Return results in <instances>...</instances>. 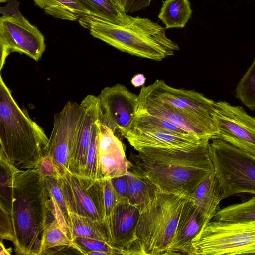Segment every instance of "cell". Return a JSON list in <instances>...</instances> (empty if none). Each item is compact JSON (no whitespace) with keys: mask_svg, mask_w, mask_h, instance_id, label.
<instances>
[{"mask_svg":"<svg viewBox=\"0 0 255 255\" xmlns=\"http://www.w3.org/2000/svg\"><path fill=\"white\" fill-rule=\"evenodd\" d=\"M206 141L190 150L146 148L131 154L129 169L157 191L191 199L202 181L214 173Z\"/></svg>","mask_w":255,"mask_h":255,"instance_id":"1","label":"cell"},{"mask_svg":"<svg viewBox=\"0 0 255 255\" xmlns=\"http://www.w3.org/2000/svg\"><path fill=\"white\" fill-rule=\"evenodd\" d=\"M45 179L36 168L18 170L13 184L11 219L14 251L20 255H39L43 231L51 221Z\"/></svg>","mask_w":255,"mask_h":255,"instance_id":"2","label":"cell"},{"mask_svg":"<svg viewBox=\"0 0 255 255\" xmlns=\"http://www.w3.org/2000/svg\"><path fill=\"white\" fill-rule=\"evenodd\" d=\"M78 21L93 37L136 56L160 61L180 49L164 27L147 18L128 15L123 23H116L88 15Z\"/></svg>","mask_w":255,"mask_h":255,"instance_id":"3","label":"cell"},{"mask_svg":"<svg viewBox=\"0 0 255 255\" xmlns=\"http://www.w3.org/2000/svg\"><path fill=\"white\" fill-rule=\"evenodd\" d=\"M49 138L14 99L0 76V157L19 170L34 168L45 155Z\"/></svg>","mask_w":255,"mask_h":255,"instance_id":"4","label":"cell"},{"mask_svg":"<svg viewBox=\"0 0 255 255\" xmlns=\"http://www.w3.org/2000/svg\"><path fill=\"white\" fill-rule=\"evenodd\" d=\"M186 200L157 191L151 206L140 214L129 255H166Z\"/></svg>","mask_w":255,"mask_h":255,"instance_id":"5","label":"cell"},{"mask_svg":"<svg viewBox=\"0 0 255 255\" xmlns=\"http://www.w3.org/2000/svg\"><path fill=\"white\" fill-rule=\"evenodd\" d=\"M209 150L222 200L241 193L255 195V156L214 138Z\"/></svg>","mask_w":255,"mask_h":255,"instance_id":"6","label":"cell"},{"mask_svg":"<svg viewBox=\"0 0 255 255\" xmlns=\"http://www.w3.org/2000/svg\"><path fill=\"white\" fill-rule=\"evenodd\" d=\"M193 255H255V221L212 220L192 241Z\"/></svg>","mask_w":255,"mask_h":255,"instance_id":"7","label":"cell"},{"mask_svg":"<svg viewBox=\"0 0 255 255\" xmlns=\"http://www.w3.org/2000/svg\"><path fill=\"white\" fill-rule=\"evenodd\" d=\"M138 98L165 103L216 128L213 117L216 102L194 90L175 88L157 79L142 86Z\"/></svg>","mask_w":255,"mask_h":255,"instance_id":"8","label":"cell"},{"mask_svg":"<svg viewBox=\"0 0 255 255\" xmlns=\"http://www.w3.org/2000/svg\"><path fill=\"white\" fill-rule=\"evenodd\" d=\"M85 110L81 103L69 101L54 115L52 131L45 155H49L60 174L68 171L69 162Z\"/></svg>","mask_w":255,"mask_h":255,"instance_id":"9","label":"cell"},{"mask_svg":"<svg viewBox=\"0 0 255 255\" xmlns=\"http://www.w3.org/2000/svg\"><path fill=\"white\" fill-rule=\"evenodd\" d=\"M213 117L217 129L214 138L255 156V118L226 101L216 102Z\"/></svg>","mask_w":255,"mask_h":255,"instance_id":"10","label":"cell"},{"mask_svg":"<svg viewBox=\"0 0 255 255\" xmlns=\"http://www.w3.org/2000/svg\"><path fill=\"white\" fill-rule=\"evenodd\" d=\"M0 71L8 55L24 54L38 61L45 50L44 37L26 19L2 15L0 19Z\"/></svg>","mask_w":255,"mask_h":255,"instance_id":"11","label":"cell"},{"mask_svg":"<svg viewBox=\"0 0 255 255\" xmlns=\"http://www.w3.org/2000/svg\"><path fill=\"white\" fill-rule=\"evenodd\" d=\"M68 212L103 221L99 179L91 180L66 171L57 178Z\"/></svg>","mask_w":255,"mask_h":255,"instance_id":"12","label":"cell"},{"mask_svg":"<svg viewBox=\"0 0 255 255\" xmlns=\"http://www.w3.org/2000/svg\"><path fill=\"white\" fill-rule=\"evenodd\" d=\"M98 97L101 123L111 128L117 136L118 134L123 137L136 116L138 95L118 83L103 89Z\"/></svg>","mask_w":255,"mask_h":255,"instance_id":"13","label":"cell"},{"mask_svg":"<svg viewBox=\"0 0 255 255\" xmlns=\"http://www.w3.org/2000/svg\"><path fill=\"white\" fill-rule=\"evenodd\" d=\"M140 214L128 201H122L103 221L108 242L121 255H129L135 241V229Z\"/></svg>","mask_w":255,"mask_h":255,"instance_id":"14","label":"cell"},{"mask_svg":"<svg viewBox=\"0 0 255 255\" xmlns=\"http://www.w3.org/2000/svg\"><path fill=\"white\" fill-rule=\"evenodd\" d=\"M81 103L84 108L85 112L70 158L68 171L83 176L94 126L101 119V110L98 96L88 95Z\"/></svg>","mask_w":255,"mask_h":255,"instance_id":"15","label":"cell"},{"mask_svg":"<svg viewBox=\"0 0 255 255\" xmlns=\"http://www.w3.org/2000/svg\"><path fill=\"white\" fill-rule=\"evenodd\" d=\"M136 114L145 113L164 119L201 139L214 138L217 129L162 102L138 99Z\"/></svg>","mask_w":255,"mask_h":255,"instance_id":"16","label":"cell"},{"mask_svg":"<svg viewBox=\"0 0 255 255\" xmlns=\"http://www.w3.org/2000/svg\"><path fill=\"white\" fill-rule=\"evenodd\" d=\"M99 156L102 178L123 176L128 172L130 162L127 158L122 142L111 128L101 122Z\"/></svg>","mask_w":255,"mask_h":255,"instance_id":"17","label":"cell"},{"mask_svg":"<svg viewBox=\"0 0 255 255\" xmlns=\"http://www.w3.org/2000/svg\"><path fill=\"white\" fill-rule=\"evenodd\" d=\"M123 137L137 151L146 148L177 149L188 151L210 140L195 137H186L158 130H128Z\"/></svg>","mask_w":255,"mask_h":255,"instance_id":"18","label":"cell"},{"mask_svg":"<svg viewBox=\"0 0 255 255\" xmlns=\"http://www.w3.org/2000/svg\"><path fill=\"white\" fill-rule=\"evenodd\" d=\"M205 225L203 217L193 201L186 199L166 255H193L192 241Z\"/></svg>","mask_w":255,"mask_h":255,"instance_id":"19","label":"cell"},{"mask_svg":"<svg viewBox=\"0 0 255 255\" xmlns=\"http://www.w3.org/2000/svg\"><path fill=\"white\" fill-rule=\"evenodd\" d=\"M190 200L203 217L206 225L213 219L220 209L222 201L220 188L214 173L202 181Z\"/></svg>","mask_w":255,"mask_h":255,"instance_id":"20","label":"cell"},{"mask_svg":"<svg viewBox=\"0 0 255 255\" xmlns=\"http://www.w3.org/2000/svg\"><path fill=\"white\" fill-rule=\"evenodd\" d=\"M126 175L128 184V202L141 213L151 206L157 190L147 179L131 169H128Z\"/></svg>","mask_w":255,"mask_h":255,"instance_id":"21","label":"cell"},{"mask_svg":"<svg viewBox=\"0 0 255 255\" xmlns=\"http://www.w3.org/2000/svg\"><path fill=\"white\" fill-rule=\"evenodd\" d=\"M45 12L54 17L70 21L78 20L90 12L77 0H33Z\"/></svg>","mask_w":255,"mask_h":255,"instance_id":"22","label":"cell"},{"mask_svg":"<svg viewBox=\"0 0 255 255\" xmlns=\"http://www.w3.org/2000/svg\"><path fill=\"white\" fill-rule=\"evenodd\" d=\"M67 223L72 240L83 237L108 242L103 221L69 212Z\"/></svg>","mask_w":255,"mask_h":255,"instance_id":"23","label":"cell"},{"mask_svg":"<svg viewBox=\"0 0 255 255\" xmlns=\"http://www.w3.org/2000/svg\"><path fill=\"white\" fill-rule=\"evenodd\" d=\"M192 13L188 0H166L163 2L158 18L166 29L182 28L191 18Z\"/></svg>","mask_w":255,"mask_h":255,"instance_id":"24","label":"cell"},{"mask_svg":"<svg viewBox=\"0 0 255 255\" xmlns=\"http://www.w3.org/2000/svg\"><path fill=\"white\" fill-rule=\"evenodd\" d=\"M149 130H162L181 136L197 137L164 119L145 113L136 114L128 131Z\"/></svg>","mask_w":255,"mask_h":255,"instance_id":"25","label":"cell"},{"mask_svg":"<svg viewBox=\"0 0 255 255\" xmlns=\"http://www.w3.org/2000/svg\"><path fill=\"white\" fill-rule=\"evenodd\" d=\"M90 15L113 23H122L128 15L122 11L112 0H77Z\"/></svg>","mask_w":255,"mask_h":255,"instance_id":"26","label":"cell"},{"mask_svg":"<svg viewBox=\"0 0 255 255\" xmlns=\"http://www.w3.org/2000/svg\"><path fill=\"white\" fill-rule=\"evenodd\" d=\"M213 220L227 222L255 221V195L245 202L220 209Z\"/></svg>","mask_w":255,"mask_h":255,"instance_id":"27","label":"cell"},{"mask_svg":"<svg viewBox=\"0 0 255 255\" xmlns=\"http://www.w3.org/2000/svg\"><path fill=\"white\" fill-rule=\"evenodd\" d=\"M0 207L10 213L14 200V180L15 174L19 169L2 157H0Z\"/></svg>","mask_w":255,"mask_h":255,"instance_id":"28","label":"cell"},{"mask_svg":"<svg viewBox=\"0 0 255 255\" xmlns=\"http://www.w3.org/2000/svg\"><path fill=\"white\" fill-rule=\"evenodd\" d=\"M101 119L94 124L93 134L88 150L84 177L91 180L102 178L100 169L99 156V133Z\"/></svg>","mask_w":255,"mask_h":255,"instance_id":"29","label":"cell"},{"mask_svg":"<svg viewBox=\"0 0 255 255\" xmlns=\"http://www.w3.org/2000/svg\"><path fill=\"white\" fill-rule=\"evenodd\" d=\"M61 246H74L80 252L79 248L62 230L57 221L54 219L46 225L43 231L39 255L46 250Z\"/></svg>","mask_w":255,"mask_h":255,"instance_id":"30","label":"cell"},{"mask_svg":"<svg viewBox=\"0 0 255 255\" xmlns=\"http://www.w3.org/2000/svg\"><path fill=\"white\" fill-rule=\"evenodd\" d=\"M235 96L250 109H255V58L238 82Z\"/></svg>","mask_w":255,"mask_h":255,"instance_id":"31","label":"cell"},{"mask_svg":"<svg viewBox=\"0 0 255 255\" xmlns=\"http://www.w3.org/2000/svg\"><path fill=\"white\" fill-rule=\"evenodd\" d=\"M99 183L101 203L105 219L111 214L119 203L123 201L116 192L110 178H100Z\"/></svg>","mask_w":255,"mask_h":255,"instance_id":"32","label":"cell"},{"mask_svg":"<svg viewBox=\"0 0 255 255\" xmlns=\"http://www.w3.org/2000/svg\"><path fill=\"white\" fill-rule=\"evenodd\" d=\"M72 241L83 255H86L88 252L95 251L103 252L106 255L120 254L118 250L107 241L83 237H76Z\"/></svg>","mask_w":255,"mask_h":255,"instance_id":"33","label":"cell"},{"mask_svg":"<svg viewBox=\"0 0 255 255\" xmlns=\"http://www.w3.org/2000/svg\"><path fill=\"white\" fill-rule=\"evenodd\" d=\"M45 182L49 196L52 197L56 202L63 213L67 222L69 212L63 193L57 179L55 177H49L45 179Z\"/></svg>","mask_w":255,"mask_h":255,"instance_id":"34","label":"cell"},{"mask_svg":"<svg viewBox=\"0 0 255 255\" xmlns=\"http://www.w3.org/2000/svg\"><path fill=\"white\" fill-rule=\"evenodd\" d=\"M0 237L1 240L12 242L13 233L10 213L0 207Z\"/></svg>","mask_w":255,"mask_h":255,"instance_id":"35","label":"cell"},{"mask_svg":"<svg viewBox=\"0 0 255 255\" xmlns=\"http://www.w3.org/2000/svg\"><path fill=\"white\" fill-rule=\"evenodd\" d=\"M35 168L44 179L49 177L57 178L61 174L57 169L52 158L48 155H44L38 162Z\"/></svg>","mask_w":255,"mask_h":255,"instance_id":"36","label":"cell"},{"mask_svg":"<svg viewBox=\"0 0 255 255\" xmlns=\"http://www.w3.org/2000/svg\"><path fill=\"white\" fill-rule=\"evenodd\" d=\"M47 207L64 232L70 238L68 225L65 217L54 200L50 197L47 201Z\"/></svg>","mask_w":255,"mask_h":255,"instance_id":"37","label":"cell"},{"mask_svg":"<svg viewBox=\"0 0 255 255\" xmlns=\"http://www.w3.org/2000/svg\"><path fill=\"white\" fill-rule=\"evenodd\" d=\"M111 183L118 195L123 201H128V181L127 175L110 178Z\"/></svg>","mask_w":255,"mask_h":255,"instance_id":"38","label":"cell"},{"mask_svg":"<svg viewBox=\"0 0 255 255\" xmlns=\"http://www.w3.org/2000/svg\"><path fill=\"white\" fill-rule=\"evenodd\" d=\"M19 3L13 1L8 3L6 6L0 8V12L3 15L13 16L19 19H26L18 10Z\"/></svg>","mask_w":255,"mask_h":255,"instance_id":"39","label":"cell"},{"mask_svg":"<svg viewBox=\"0 0 255 255\" xmlns=\"http://www.w3.org/2000/svg\"><path fill=\"white\" fill-rule=\"evenodd\" d=\"M152 0H128L125 13L138 11L148 7Z\"/></svg>","mask_w":255,"mask_h":255,"instance_id":"40","label":"cell"},{"mask_svg":"<svg viewBox=\"0 0 255 255\" xmlns=\"http://www.w3.org/2000/svg\"><path fill=\"white\" fill-rule=\"evenodd\" d=\"M146 78L142 74L135 75L131 79V83L135 87L143 86Z\"/></svg>","mask_w":255,"mask_h":255,"instance_id":"41","label":"cell"},{"mask_svg":"<svg viewBox=\"0 0 255 255\" xmlns=\"http://www.w3.org/2000/svg\"><path fill=\"white\" fill-rule=\"evenodd\" d=\"M123 12H125L128 0H112Z\"/></svg>","mask_w":255,"mask_h":255,"instance_id":"42","label":"cell"},{"mask_svg":"<svg viewBox=\"0 0 255 255\" xmlns=\"http://www.w3.org/2000/svg\"><path fill=\"white\" fill-rule=\"evenodd\" d=\"M0 255H11V253L12 252L11 248L6 249L4 247V245L2 243V240H1V242L0 243Z\"/></svg>","mask_w":255,"mask_h":255,"instance_id":"43","label":"cell"},{"mask_svg":"<svg viewBox=\"0 0 255 255\" xmlns=\"http://www.w3.org/2000/svg\"><path fill=\"white\" fill-rule=\"evenodd\" d=\"M7 0H0V2H4L6 1Z\"/></svg>","mask_w":255,"mask_h":255,"instance_id":"44","label":"cell"}]
</instances>
